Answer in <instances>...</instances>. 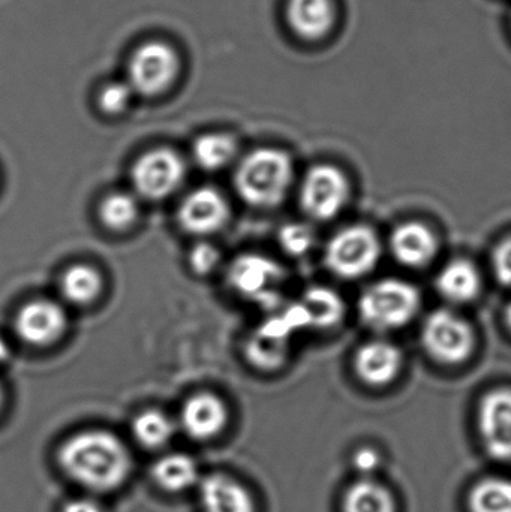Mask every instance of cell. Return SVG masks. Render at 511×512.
<instances>
[{
	"label": "cell",
	"mask_w": 511,
	"mask_h": 512,
	"mask_svg": "<svg viewBox=\"0 0 511 512\" xmlns=\"http://www.w3.org/2000/svg\"><path fill=\"white\" fill-rule=\"evenodd\" d=\"M60 468L90 492H113L128 481L132 456L119 436L107 430H84L63 442L57 454Z\"/></svg>",
	"instance_id": "6da1fadb"
},
{
	"label": "cell",
	"mask_w": 511,
	"mask_h": 512,
	"mask_svg": "<svg viewBox=\"0 0 511 512\" xmlns=\"http://www.w3.org/2000/svg\"><path fill=\"white\" fill-rule=\"evenodd\" d=\"M233 182L240 200L252 209H275L293 186V158L276 147L252 150L237 162Z\"/></svg>",
	"instance_id": "7a4b0ae2"
},
{
	"label": "cell",
	"mask_w": 511,
	"mask_h": 512,
	"mask_svg": "<svg viewBox=\"0 0 511 512\" xmlns=\"http://www.w3.org/2000/svg\"><path fill=\"white\" fill-rule=\"evenodd\" d=\"M422 297L407 280L381 279L372 283L359 298V316L366 327L386 333L405 327L419 313Z\"/></svg>",
	"instance_id": "3957f363"
},
{
	"label": "cell",
	"mask_w": 511,
	"mask_h": 512,
	"mask_svg": "<svg viewBox=\"0 0 511 512\" xmlns=\"http://www.w3.org/2000/svg\"><path fill=\"white\" fill-rule=\"evenodd\" d=\"M380 259V239L366 225H351L338 231L324 251V262L330 273L347 280L360 279L372 273Z\"/></svg>",
	"instance_id": "277c9868"
},
{
	"label": "cell",
	"mask_w": 511,
	"mask_h": 512,
	"mask_svg": "<svg viewBox=\"0 0 511 512\" xmlns=\"http://www.w3.org/2000/svg\"><path fill=\"white\" fill-rule=\"evenodd\" d=\"M422 345L429 357L447 366L465 363L476 349V333L452 310H434L422 325Z\"/></svg>",
	"instance_id": "5b68a950"
},
{
	"label": "cell",
	"mask_w": 511,
	"mask_h": 512,
	"mask_svg": "<svg viewBox=\"0 0 511 512\" xmlns=\"http://www.w3.org/2000/svg\"><path fill=\"white\" fill-rule=\"evenodd\" d=\"M185 179V159L168 147L144 152L131 168V185L138 200H167L179 191Z\"/></svg>",
	"instance_id": "8992f818"
},
{
	"label": "cell",
	"mask_w": 511,
	"mask_h": 512,
	"mask_svg": "<svg viewBox=\"0 0 511 512\" xmlns=\"http://www.w3.org/2000/svg\"><path fill=\"white\" fill-rule=\"evenodd\" d=\"M351 188L347 176L335 165L318 164L309 168L299 191L303 213L317 222L335 219L347 206Z\"/></svg>",
	"instance_id": "52a82bcc"
},
{
	"label": "cell",
	"mask_w": 511,
	"mask_h": 512,
	"mask_svg": "<svg viewBox=\"0 0 511 512\" xmlns=\"http://www.w3.org/2000/svg\"><path fill=\"white\" fill-rule=\"evenodd\" d=\"M177 51L167 42L149 41L135 48L128 62V83L135 95H161L170 89L179 74Z\"/></svg>",
	"instance_id": "ba28073f"
},
{
	"label": "cell",
	"mask_w": 511,
	"mask_h": 512,
	"mask_svg": "<svg viewBox=\"0 0 511 512\" xmlns=\"http://www.w3.org/2000/svg\"><path fill=\"white\" fill-rule=\"evenodd\" d=\"M65 307L50 298H36L23 304L14 319L18 339L35 348L53 345L68 331Z\"/></svg>",
	"instance_id": "9c48e42d"
},
{
	"label": "cell",
	"mask_w": 511,
	"mask_h": 512,
	"mask_svg": "<svg viewBox=\"0 0 511 512\" xmlns=\"http://www.w3.org/2000/svg\"><path fill=\"white\" fill-rule=\"evenodd\" d=\"M230 204L218 189L203 186L189 192L177 209V224L183 233L207 237L218 233L230 221Z\"/></svg>",
	"instance_id": "30bf717a"
},
{
	"label": "cell",
	"mask_w": 511,
	"mask_h": 512,
	"mask_svg": "<svg viewBox=\"0 0 511 512\" xmlns=\"http://www.w3.org/2000/svg\"><path fill=\"white\" fill-rule=\"evenodd\" d=\"M477 423L488 453L501 462H511V388L485 394Z\"/></svg>",
	"instance_id": "8fae6325"
},
{
	"label": "cell",
	"mask_w": 511,
	"mask_h": 512,
	"mask_svg": "<svg viewBox=\"0 0 511 512\" xmlns=\"http://www.w3.org/2000/svg\"><path fill=\"white\" fill-rule=\"evenodd\" d=\"M281 280V268L266 256L242 255L228 268V283L233 291L260 303L276 297Z\"/></svg>",
	"instance_id": "7c38bea8"
},
{
	"label": "cell",
	"mask_w": 511,
	"mask_h": 512,
	"mask_svg": "<svg viewBox=\"0 0 511 512\" xmlns=\"http://www.w3.org/2000/svg\"><path fill=\"white\" fill-rule=\"evenodd\" d=\"M228 423V408L213 393H197L180 409L179 426L194 441H210L221 435Z\"/></svg>",
	"instance_id": "4fadbf2b"
},
{
	"label": "cell",
	"mask_w": 511,
	"mask_h": 512,
	"mask_svg": "<svg viewBox=\"0 0 511 512\" xmlns=\"http://www.w3.org/2000/svg\"><path fill=\"white\" fill-rule=\"evenodd\" d=\"M404 367L401 349L387 340H372L357 349L354 355V372L360 381L371 387L392 384Z\"/></svg>",
	"instance_id": "5bb4252c"
},
{
	"label": "cell",
	"mask_w": 511,
	"mask_h": 512,
	"mask_svg": "<svg viewBox=\"0 0 511 512\" xmlns=\"http://www.w3.org/2000/svg\"><path fill=\"white\" fill-rule=\"evenodd\" d=\"M440 249L438 237L422 222L398 225L390 237V251L396 261L411 268L425 267L434 261Z\"/></svg>",
	"instance_id": "9a60e30c"
},
{
	"label": "cell",
	"mask_w": 511,
	"mask_h": 512,
	"mask_svg": "<svg viewBox=\"0 0 511 512\" xmlns=\"http://www.w3.org/2000/svg\"><path fill=\"white\" fill-rule=\"evenodd\" d=\"M200 502L204 512H257L251 492L227 474L207 475L200 481Z\"/></svg>",
	"instance_id": "2e32d148"
},
{
	"label": "cell",
	"mask_w": 511,
	"mask_h": 512,
	"mask_svg": "<svg viewBox=\"0 0 511 512\" xmlns=\"http://www.w3.org/2000/svg\"><path fill=\"white\" fill-rule=\"evenodd\" d=\"M438 294L453 304H465L476 300L482 289V277L473 262L453 259L444 265L435 280Z\"/></svg>",
	"instance_id": "e0dca14e"
},
{
	"label": "cell",
	"mask_w": 511,
	"mask_h": 512,
	"mask_svg": "<svg viewBox=\"0 0 511 512\" xmlns=\"http://www.w3.org/2000/svg\"><path fill=\"white\" fill-rule=\"evenodd\" d=\"M287 20L302 38L320 39L335 23V5L333 0H288Z\"/></svg>",
	"instance_id": "ac0fdd59"
},
{
	"label": "cell",
	"mask_w": 511,
	"mask_h": 512,
	"mask_svg": "<svg viewBox=\"0 0 511 512\" xmlns=\"http://www.w3.org/2000/svg\"><path fill=\"white\" fill-rule=\"evenodd\" d=\"M59 291L63 300L72 306H90L104 291V277L93 265L74 264L60 276Z\"/></svg>",
	"instance_id": "d6986e66"
},
{
	"label": "cell",
	"mask_w": 511,
	"mask_h": 512,
	"mask_svg": "<svg viewBox=\"0 0 511 512\" xmlns=\"http://www.w3.org/2000/svg\"><path fill=\"white\" fill-rule=\"evenodd\" d=\"M152 477L165 492L180 493L200 483L194 459L182 453L167 454L153 465Z\"/></svg>",
	"instance_id": "ffe728a7"
},
{
	"label": "cell",
	"mask_w": 511,
	"mask_h": 512,
	"mask_svg": "<svg viewBox=\"0 0 511 512\" xmlns=\"http://www.w3.org/2000/svg\"><path fill=\"white\" fill-rule=\"evenodd\" d=\"M239 143L230 134L212 132L200 135L192 144L191 155L195 164L204 171H219L236 161Z\"/></svg>",
	"instance_id": "44dd1931"
},
{
	"label": "cell",
	"mask_w": 511,
	"mask_h": 512,
	"mask_svg": "<svg viewBox=\"0 0 511 512\" xmlns=\"http://www.w3.org/2000/svg\"><path fill=\"white\" fill-rule=\"evenodd\" d=\"M299 306L305 315L306 325L321 330L335 327L345 315V303L338 292L320 286L306 291Z\"/></svg>",
	"instance_id": "7402d4cb"
},
{
	"label": "cell",
	"mask_w": 511,
	"mask_h": 512,
	"mask_svg": "<svg viewBox=\"0 0 511 512\" xmlns=\"http://www.w3.org/2000/svg\"><path fill=\"white\" fill-rule=\"evenodd\" d=\"M344 512H396L395 499L374 478H360L345 492Z\"/></svg>",
	"instance_id": "603a6c76"
},
{
	"label": "cell",
	"mask_w": 511,
	"mask_h": 512,
	"mask_svg": "<svg viewBox=\"0 0 511 512\" xmlns=\"http://www.w3.org/2000/svg\"><path fill=\"white\" fill-rule=\"evenodd\" d=\"M140 200L128 192H113L99 203L98 218L111 233H126L140 219Z\"/></svg>",
	"instance_id": "cb8c5ba5"
},
{
	"label": "cell",
	"mask_w": 511,
	"mask_h": 512,
	"mask_svg": "<svg viewBox=\"0 0 511 512\" xmlns=\"http://www.w3.org/2000/svg\"><path fill=\"white\" fill-rule=\"evenodd\" d=\"M132 435L138 444L149 450L167 447L176 433V423L165 412L147 409L132 421Z\"/></svg>",
	"instance_id": "d4e9b609"
},
{
	"label": "cell",
	"mask_w": 511,
	"mask_h": 512,
	"mask_svg": "<svg viewBox=\"0 0 511 512\" xmlns=\"http://www.w3.org/2000/svg\"><path fill=\"white\" fill-rule=\"evenodd\" d=\"M471 512H511V480L491 477L479 481L468 498Z\"/></svg>",
	"instance_id": "484cf974"
},
{
	"label": "cell",
	"mask_w": 511,
	"mask_h": 512,
	"mask_svg": "<svg viewBox=\"0 0 511 512\" xmlns=\"http://www.w3.org/2000/svg\"><path fill=\"white\" fill-rule=\"evenodd\" d=\"M135 92L128 81H111L98 93V107L108 116L125 113L134 99Z\"/></svg>",
	"instance_id": "4316f807"
},
{
	"label": "cell",
	"mask_w": 511,
	"mask_h": 512,
	"mask_svg": "<svg viewBox=\"0 0 511 512\" xmlns=\"http://www.w3.org/2000/svg\"><path fill=\"white\" fill-rule=\"evenodd\" d=\"M281 248L291 256H303L314 246V231L305 224H287L279 231Z\"/></svg>",
	"instance_id": "83f0119b"
},
{
	"label": "cell",
	"mask_w": 511,
	"mask_h": 512,
	"mask_svg": "<svg viewBox=\"0 0 511 512\" xmlns=\"http://www.w3.org/2000/svg\"><path fill=\"white\" fill-rule=\"evenodd\" d=\"M221 264V252L215 245L201 242L189 251L188 265L197 276H209Z\"/></svg>",
	"instance_id": "f1b7e54d"
},
{
	"label": "cell",
	"mask_w": 511,
	"mask_h": 512,
	"mask_svg": "<svg viewBox=\"0 0 511 512\" xmlns=\"http://www.w3.org/2000/svg\"><path fill=\"white\" fill-rule=\"evenodd\" d=\"M492 268L498 282L511 288V236L501 240L492 252Z\"/></svg>",
	"instance_id": "f546056e"
},
{
	"label": "cell",
	"mask_w": 511,
	"mask_h": 512,
	"mask_svg": "<svg viewBox=\"0 0 511 512\" xmlns=\"http://www.w3.org/2000/svg\"><path fill=\"white\" fill-rule=\"evenodd\" d=\"M383 466L381 454L374 448H362L353 457V468L360 478H374Z\"/></svg>",
	"instance_id": "4dcf8cb0"
},
{
	"label": "cell",
	"mask_w": 511,
	"mask_h": 512,
	"mask_svg": "<svg viewBox=\"0 0 511 512\" xmlns=\"http://www.w3.org/2000/svg\"><path fill=\"white\" fill-rule=\"evenodd\" d=\"M62 512H104V510L95 499L77 498L66 502L63 505Z\"/></svg>",
	"instance_id": "1f68e13d"
},
{
	"label": "cell",
	"mask_w": 511,
	"mask_h": 512,
	"mask_svg": "<svg viewBox=\"0 0 511 512\" xmlns=\"http://www.w3.org/2000/svg\"><path fill=\"white\" fill-rule=\"evenodd\" d=\"M9 357H11V348H9L8 342L0 337V366L5 364Z\"/></svg>",
	"instance_id": "d6a6232c"
},
{
	"label": "cell",
	"mask_w": 511,
	"mask_h": 512,
	"mask_svg": "<svg viewBox=\"0 0 511 512\" xmlns=\"http://www.w3.org/2000/svg\"><path fill=\"white\" fill-rule=\"evenodd\" d=\"M504 319H506L507 327L511 330V301L507 304L506 312H504Z\"/></svg>",
	"instance_id": "836d02e7"
},
{
	"label": "cell",
	"mask_w": 511,
	"mask_h": 512,
	"mask_svg": "<svg viewBox=\"0 0 511 512\" xmlns=\"http://www.w3.org/2000/svg\"><path fill=\"white\" fill-rule=\"evenodd\" d=\"M3 400H5V393H3V387L2 384H0V409H2Z\"/></svg>",
	"instance_id": "e575fe53"
}]
</instances>
